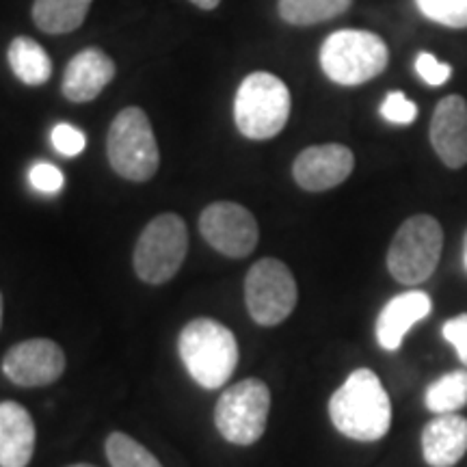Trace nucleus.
I'll return each mask as SVG.
<instances>
[{
    "mask_svg": "<svg viewBox=\"0 0 467 467\" xmlns=\"http://www.w3.org/2000/svg\"><path fill=\"white\" fill-rule=\"evenodd\" d=\"M0 325H3V295H0Z\"/></svg>",
    "mask_w": 467,
    "mask_h": 467,
    "instance_id": "31",
    "label": "nucleus"
},
{
    "mask_svg": "<svg viewBox=\"0 0 467 467\" xmlns=\"http://www.w3.org/2000/svg\"><path fill=\"white\" fill-rule=\"evenodd\" d=\"M463 266L467 271V232H465V238H463Z\"/></svg>",
    "mask_w": 467,
    "mask_h": 467,
    "instance_id": "30",
    "label": "nucleus"
},
{
    "mask_svg": "<svg viewBox=\"0 0 467 467\" xmlns=\"http://www.w3.org/2000/svg\"><path fill=\"white\" fill-rule=\"evenodd\" d=\"M443 249L440 221L416 214L399 227L388 251V268L402 285L422 284L435 273Z\"/></svg>",
    "mask_w": 467,
    "mask_h": 467,
    "instance_id": "6",
    "label": "nucleus"
},
{
    "mask_svg": "<svg viewBox=\"0 0 467 467\" xmlns=\"http://www.w3.org/2000/svg\"><path fill=\"white\" fill-rule=\"evenodd\" d=\"M355 167V156L347 145L327 143L303 150L292 165V175L301 189L320 192L342 184Z\"/></svg>",
    "mask_w": 467,
    "mask_h": 467,
    "instance_id": "12",
    "label": "nucleus"
},
{
    "mask_svg": "<svg viewBox=\"0 0 467 467\" xmlns=\"http://www.w3.org/2000/svg\"><path fill=\"white\" fill-rule=\"evenodd\" d=\"M433 309V301L422 290H409L394 296L377 318V340L385 350H399L413 325L426 318Z\"/></svg>",
    "mask_w": 467,
    "mask_h": 467,
    "instance_id": "15",
    "label": "nucleus"
},
{
    "mask_svg": "<svg viewBox=\"0 0 467 467\" xmlns=\"http://www.w3.org/2000/svg\"><path fill=\"white\" fill-rule=\"evenodd\" d=\"M389 61L388 46L370 31H336L320 48V66L327 78L337 85L355 87L377 78Z\"/></svg>",
    "mask_w": 467,
    "mask_h": 467,
    "instance_id": "4",
    "label": "nucleus"
},
{
    "mask_svg": "<svg viewBox=\"0 0 467 467\" xmlns=\"http://www.w3.org/2000/svg\"><path fill=\"white\" fill-rule=\"evenodd\" d=\"M191 3L195 5V7L203 9V11H213V9L219 7L221 0H191Z\"/></svg>",
    "mask_w": 467,
    "mask_h": 467,
    "instance_id": "29",
    "label": "nucleus"
},
{
    "mask_svg": "<svg viewBox=\"0 0 467 467\" xmlns=\"http://www.w3.org/2000/svg\"><path fill=\"white\" fill-rule=\"evenodd\" d=\"M381 115L389 124H400L407 126L411 121H416L418 117V107L416 102H411L402 91H392L385 96L381 104Z\"/></svg>",
    "mask_w": 467,
    "mask_h": 467,
    "instance_id": "24",
    "label": "nucleus"
},
{
    "mask_svg": "<svg viewBox=\"0 0 467 467\" xmlns=\"http://www.w3.org/2000/svg\"><path fill=\"white\" fill-rule=\"evenodd\" d=\"M443 337L457 350L461 364L467 368V314H459L443 325Z\"/></svg>",
    "mask_w": 467,
    "mask_h": 467,
    "instance_id": "28",
    "label": "nucleus"
},
{
    "mask_svg": "<svg viewBox=\"0 0 467 467\" xmlns=\"http://www.w3.org/2000/svg\"><path fill=\"white\" fill-rule=\"evenodd\" d=\"M69 467H93V465H87V463H76V465H69Z\"/></svg>",
    "mask_w": 467,
    "mask_h": 467,
    "instance_id": "32",
    "label": "nucleus"
},
{
    "mask_svg": "<svg viewBox=\"0 0 467 467\" xmlns=\"http://www.w3.org/2000/svg\"><path fill=\"white\" fill-rule=\"evenodd\" d=\"M28 180H31L35 191L48 192V195H55L66 184V175L52 162H35L31 171H28Z\"/></svg>",
    "mask_w": 467,
    "mask_h": 467,
    "instance_id": "25",
    "label": "nucleus"
},
{
    "mask_svg": "<svg viewBox=\"0 0 467 467\" xmlns=\"http://www.w3.org/2000/svg\"><path fill=\"white\" fill-rule=\"evenodd\" d=\"M431 143L441 162L451 169L467 165V102L461 96H448L437 104L431 119Z\"/></svg>",
    "mask_w": 467,
    "mask_h": 467,
    "instance_id": "13",
    "label": "nucleus"
},
{
    "mask_svg": "<svg viewBox=\"0 0 467 467\" xmlns=\"http://www.w3.org/2000/svg\"><path fill=\"white\" fill-rule=\"evenodd\" d=\"M189 251V232L178 214H161L141 232L134 249V271L145 284H165L175 277Z\"/></svg>",
    "mask_w": 467,
    "mask_h": 467,
    "instance_id": "7",
    "label": "nucleus"
},
{
    "mask_svg": "<svg viewBox=\"0 0 467 467\" xmlns=\"http://www.w3.org/2000/svg\"><path fill=\"white\" fill-rule=\"evenodd\" d=\"M107 457L113 467H162L148 448L126 433L109 435Z\"/></svg>",
    "mask_w": 467,
    "mask_h": 467,
    "instance_id": "22",
    "label": "nucleus"
},
{
    "mask_svg": "<svg viewBox=\"0 0 467 467\" xmlns=\"http://www.w3.org/2000/svg\"><path fill=\"white\" fill-rule=\"evenodd\" d=\"M426 407L441 416V413H457L467 407V370H454L437 379L426 389Z\"/></svg>",
    "mask_w": 467,
    "mask_h": 467,
    "instance_id": "21",
    "label": "nucleus"
},
{
    "mask_svg": "<svg viewBox=\"0 0 467 467\" xmlns=\"http://www.w3.org/2000/svg\"><path fill=\"white\" fill-rule=\"evenodd\" d=\"M244 301L258 325L284 323L296 306V282L290 268L275 258L255 262L244 279Z\"/></svg>",
    "mask_w": 467,
    "mask_h": 467,
    "instance_id": "9",
    "label": "nucleus"
},
{
    "mask_svg": "<svg viewBox=\"0 0 467 467\" xmlns=\"http://www.w3.org/2000/svg\"><path fill=\"white\" fill-rule=\"evenodd\" d=\"M9 66L25 85L37 87L48 83L52 76V61L42 46L31 37H16L7 52Z\"/></svg>",
    "mask_w": 467,
    "mask_h": 467,
    "instance_id": "19",
    "label": "nucleus"
},
{
    "mask_svg": "<svg viewBox=\"0 0 467 467\" xmlns=\"http://www.w3.org/2000/svg\"><path fill=\"white\" fill-rule=\"evenodd\" d=\"M268 411L271 392L266 383L260 379H244L221 394L214 422L227 441L236 446H251L265 435Z\"/></svg>",
    "mask_w": 467,
    "mask_h": 467,
    "instance_id": "8",
    "label": "nucleus"
},
{
    "mask_svg": "<svg viewBox=\"0 0 467 467\" xmlns=\"http://www.w3.org/2000/svg\"><path fill=\"white\" fill-rule=\"evenodd\" d=\"M416 72L426 85L441 87L452 76V67L448 63L437 61L431 52H420L416 58Z\"/></svg>",
    "mask_w": 467,
    "mask_h": 467,
    "instance_id": "27",
    "label": "nucleus"
},
{
    "mask_svg": "<svg viewBox=\"0 0 467 467\" xmlns=\"http://www.w3.org/2000/svg\"><path fill=\"white\" fill-rule=\"evenodd\" d=\"M418 9L437 22L451 28L467 26V0H416Z\"/></svg>",
    "mask_w": 467,
    "mask_h": 467,
    "instance_id": "23",
    "label": "nucleus"
},
{
    "mask_svg": "<svg viewBox=\"0 0 467 467\" xmlns=\"http://www.w3.org/2000/svg\"><path fill=\"white\" fill-rule=\"evenodd\" d=\"M178 348L192 381L206 389L223 388L236 370V337L213 318L191 320L180 334Z\"/></svg>",
    "mask_w": 467,
    "mask_h": 467,
    "instance_id": "2",
    "label": "nucleus"
},
{
    "mask_svg": "<svg viewBox=\"0 0 467 467\" xmlns=\"http://www.w3.org/2000/svg\"><path fill=\"white\" fill-rule=\"evenodd\" d=\"M63 370H66L63 348L44 337L16 344L3 359V372L20 388H42L55 383Z\"/></svg>",
    "mask_w": 467,
    "mask_h": 467,
    "instance_id": "11",
    "label": "nucleus"
},
{
    "mask_svg": "<svg viewBox=\"0 0 467 467\" xmlns=\"http://www.w3.org/2000/svg\"><path fill=\"white\" fill-rule=\"evenodd\" d=\"M50 139H52V145H55V150L63 156L80 154L87 145L85 134L80 132L78 128H74L69 124H57L55 128H52Z\"/></svg>",
    "mask_w": 467,
    "mask_h": 467,
    "instance_id": "26",
    "label": "nucleus"
},
{
    "mask_svg": "<svg viewBox=\"0 0 467 467\" xmlns=\"http://www.w3.org/2000/svg\"><path fill=\"white\" fill-rule=\"evenodd\" d=\"M350 5L353 0H279L277 9L288 25L312 26L342 16Z\"/></svg>",
    "mask_w": 467,
    "mask_h": 467,
    "instance_id": "20",
    "label": "nucleus"
},
{
    "mask_svg": "<svg viewBox=\"0 0 467 467\" xmlns=\"http://www.w3.org/2000/svg\"><path fill=\"white\" fill-rule=\"evenodd\" d=\"M113 78V58L100 48H87L67 63L61 89L69 102H91Z\"/></svg>",
    "mask_w": 467,
    "mask_h": 467,
    "instance_id": "14",
    "label": "nucleus"
},
{
    "mask_svg": "<svg viewBox=\"0 0 467 467\" xmlns=\"http://www.w3.org/2000/svg\"><path fill=\"white\" fill-rule=\"evenodd\" d=\"M93 0H35L33 20L44 33H72L85 22Z\"/></svg>",
    "mask_w": 467,
    "mask_h": 467,
    "instance_id": "18",
    "label": "nucleus"
},
{
    "mask_svg": "<svg viewBox=\"0 0 467 467\" xmlns=\"http://www.w3.org/2000/svg\"><path fill=\"white\" fill-rule=\"evenodd\" d=\"M329 416L336 429L350 440L377 441L392 424V402L375 372L359 368L331 396Z\"/></svg>",
    "mask_w": 467,
    "mask_h": 467,
    "instance_id": "1",
    "label": "nucleus"
},
{
    "mask_svg": "<svg viewBox=\"0 0 467 467\" xmlns=\"http://www.w3.org/2000/svg\"><path fill=\"white\" fill-rule=\"evenodd\" d=\"M290 91L271 72H254L243 80L234 98V119L243 137L266 141L288 124Z\"/></svg>",
    "mask_w": 467,
    "mask_h": 467,
    "instance_id": "3",
    "label": "nucleus"
},
{
    "mask_svg": "<svg viewBox=\"0 0 467 467\" xmlns=\"http://www.w3.org/2000/svg\"><path fill=\"white\" fill-rule=\"evenodd\" d=\"M206 243L227 258H247L258 247V221L247 208L234 202L210 203L200 217Z\"/></svg>",
    "mask_w": 467,
    "mask_h": 467,
    "instance_id": "10",
    "label": "nucleus"
},
{
    "mask_svg": "<svg viewBox=\"0 0 467 467\" xmlns=\"http://www.w3.org/2000/svg\"><path fill=\"white\" fill-rule=\"evenodd\" d=\"M422 452L431 467L457 465L467 452V418L441 413L422 431Z\"/></svg>",
    "mask_w": 467,
    "mask_h": 467,
    "instance_id": "16",
    "label": "nucleus"
},
{
    "mask_svg": "<svg viewBox=\"0 0 467 467\" xmlns=\"http://www.w3.org/2000/svg\"><path fill=\"white\" fill-rule=\"evenodd\" d=\"M35 451L31 413L17 402H0V467H26Z\"/></svg>",
    "mask_w": 467,
    "mask_h": 467,
    "instance_id": "17",
    "label": "nucleus"
},
{
    "mask_svg": "<svg viewBox=\"0 0 467 467\" xmlns=\"http://www.w3.org/2000/svg\"><path fill=\"white\" fill-rule=\"evenodd\" d=\"M109 162L121 178L148 182L161 165V151L154 130L143 109L128 107L115 117L107 139Z\"/></svg>",
    "mask_w": 467,
    "mask_h": 467,
    "instance_id": "5",
    "label": "nucleus"
}]
</instances>
